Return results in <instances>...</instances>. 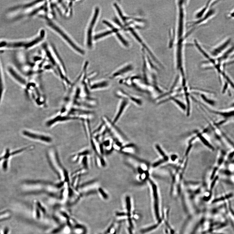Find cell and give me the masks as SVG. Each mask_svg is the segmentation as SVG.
Segmentation results:
<instances>
[{"instance_id": "cell-3", "label": "cell", "mask_w": 234, "mask_h": 234, "mask_svg": "<svg viewBox=\"0 0 234 234\" xmlns=\"http://www.w3.org/2000/svg\"><path fill=\"white\" fill-rule=\"evenodd\" d=\"M99 9L97 7L95 8L94 13L92 17L90 22L87 29L86 35V44L87 46L89 49L91 48L93 45V32L94 30L96 23V22L99 14Z\"/></svg>"}, {"instance_id": "cell-13", "label": "cell", "mask_w": 234, "mask_h": 234, "mask_svg": "<svg viewBox=\"0 0 234 234\" xmlns=\"http://www.w3.org/2000/svg\"><path fill=\"white\" fill-rule=\"evenodd\" d=\"M216 3L211 2V1H209L206 4L199 10L197 11L194 14V17L196 20L201 18L208 12L209 9L213 7V5Z\"/></svg>"}, {"instance_id": "cell-12", "label": "cell", "mask_w": 234, "mask_h": 234, "mask_svg": "<svg viewBox=\"0 0 234 234\" xmlns=\"http://www.w3.org/2000/svg\"><path fill=\"white\" fill-rule=\"evenodd\" d=\"M109 83L105 80H101L93 82L91 86V89L92 90L98 91L104 89L109 88Z\"/></svg>"}, {"instance_id": "cell-23", "label": "cell", "mask_w": 234, "mask_h": 234, "mask_svg": "<svg viewBox=\"0 0 234 234\" xmlns=\"http://www.w3.org/2000/svg\"><path fill=\"white\" fill-rule=\"evenodd\" d=\"M9 232V230L7 228H6L4 230V234H8Z\"/></svg>"}, {"instance_id": "cell-5", "label": "cell", "mask_w": 234, "mask_h": 234, "mask_svg": "<svg viewBox=\"0 0 234 234\" xmlns=\"http://www.w3.org/2000/svg\"><path fill=\"white\" fill-rule=\"evenodd\" d=\"M231 41L232 39L230 38H226L218 45L213 48L210 55L214 58L218 57L229 48Z\"/></svg>"}, {"instance_id": "cell-15", "label": "cell", "mask_w": 234, "mask_h": 234, "mask_svg": "<svg viewBox=\"0 0 234 234\" xmlns=\"http://www.w3.org/2000/svg\"><path fill=\"white\" fill-rule=\"evenodd\" d=\"M208 110L211 113L220 115L225 118H230L234 116V110L228 111L223 112L217 111L209 109Z\"/></svg>"}, {"instance_id": "cell-11", "label": "cell", "mask_w": 234, "mask_h": 234, "mask_svg": "<svg viewBox=\"0 0 234 234\" xmlns=\"http://www.w3.org/2000/svg\"><path fill=\"white\" fill-rule=\"evenodd\" d=\"M6 89L5 77L2 66L0 62V108L2 103L5 94Z\"/></svg>"}, {"instance_id": "cell-17", "label": "cell", "mask_w": 234, "mask_h": 234, "mask_svg": "<svg viewBox=\"0 0 234 234\" xmlns=\"http://www.w3.org/2000/svg\"><path fill=\"white\" fill-rule=\"evenodd\" d=\"M201 97L202 100L206 103L211 105V106H214L215 105V102L214 101L209 99L206 97L204 95L202 94L201 95Z\"/></svg>"}, {"instance_id": "cell-18", "label": "cell", "mask_w": 234, "mask_h": 234, "mask_svg": "<svg viewBox=\"0 0 234 234\" xmlns=\"http://www.w3.org/2000/svg\"><path fill=\"white\" fill-rule=\"evenodd\" d=\"M133 147L131 146L130 147L128 146L122 149L123 151L128 152L132 153L134 151V150L133 149Z\"/></svg>"}, {"instance_id": "cell-20", "label": "cell", "mask_w": 234, "mask_h": 234, "mask_svg": "<svg viewBox=\"0 0 234 234\" xmlns=\"http://www.w3.org/2000/svg\"><path fill=\"white\" fill-rule=\"evenodd\" d=\"M227 17L229 19H234V9L228 14Z\"/></svg>"}, {"instance_id": "cell-1", "label": "cell", "mask_w": 234, "mask_h": 234, "mask_svg": "<svg viewBox=\"0 0 234 234\" xmlns=\"http://www.w3.org/2000/svg\"><path fill=\"white\" fill-rule=\"evenodd\" d=\"M47 157L51 167L60 180L62 182L69 183L68 172L62 167L56 150L53 148L50 149L47 152Z\"/></svg>"}, {"instance_id": "cell-9", "label": "cell", "mask_w": 234, "mask_h": 234, "mask_svg": "<svg viewBox=\"0 0 234 234\" xmlns=\"http://www.w3.org/2000/svg\"><path fill=\"white\" fill-rule=\"evenodd\" d=\"M130 31L131 34L133 35L134 37L143 46L144 49L148 53L150 56L151 57V58L156 63L160 65L162 67V65L161 64L160 61H158L157 57H156L154 54L153 53L147 45L146 44L144 43L143 40L139 36V35H138L135 32L134 30L133 29L131 28L130 29Z\"/></svg>"}, {"instance_id": "cell-4", "label": "cell", "mask_w": 234, "mask_h": 234, "mask_svg": "<svg viewBox=\"0 0 234 234\" xmlns=\"http://www.w3.org/2000/svg\"><path fill=\"white\" fill-rule=\"evenodd\" d=\"M22 134L25 136L36 141L46 144H50L53 141L52 138L49 135L37 132L24 130Z\"/></svg>"}, {"instance_id": "cell-7", "label": "cell", "mask_w": 234, "mask_h": 234, "mask_svg": "<svg viewBox=\"0 0 234 234\" xmlns=\"http://www.w3.org/2000/svg\"><path fill=\"white\" fill-rule=\"evenodd\" d=\"M7 71L9 75L17 83L23 87L26 86V80L16 70V69L11 66H9L7 68Z\"/></svg>"}, {"instance_id": "cell-14", "label": "cell", "mask_w": 234, "mask_h": 234, "mask_svg": "<svg viewBox=\"0 0 234 234\" xmlns=\"http://www.w3.org/2000/svg\"><path fill=\"white\" fill-rule=\"evenodd\" d=\"M133 69V66L131 65L125 66L114 72L111 76L110 77L112 79H117V78L122 77L123 75L130 71Z\"/></svg>"}, {"instance_id": "cell-2", "label": "cell", "mask_w": 234, "mask_h": 234, "mask_svg": "<svg viewBox=\"0 0 234 234\" xmlns=\"http://www.w3.org/2000/svg\"><path fill=\"white\" fill-rule=\"evenodd\" d=\"M47 24L51 29L57 34L64 41L73 49L75 51L82 55L85 54V52L82 48L76 43L70 36L61 27L55 22L52 21V19L45 18Z\"/></svg>"}, {"instance_id": "cell-6", "label": "cell", "mask_w": 234, "mask_h": 234, "mask_svg": "<svg viewBox=\"0 0 234 234\" xmlns=\"http://www.w3.org/2000/svg\"><path fill=\"white\" fill-rule=\"evenodd\" d=\"M129 105V102L128 101L123 98L121 99L119 102L116 115L112 121L113 123L116 124L118 122L125 110L127 109Z\"/></svg>"}, {"instance_id": "cell-21", "label": "cell", "mask_w": 234, "mask_h": 234, "mask_svg": "<svg viewBox=\"0 0 234 234\" xmlns=\"http://www.w3.org/2000/svg\"><path fill=\"white\" fill-rule=\"evenodd\" d=\"M99 191L100 192V193L102 194V196L105 199H107V196L106 194L104 192V191L103 190L100 189Z\"/></svg>"}, {"instance_id": "cell-10", "label": "cell", "mask_w": 234, "mask_h": 234, "mask_svg": "<svg viewBox=\"0 0 234 234\" xmlns=\"http://www.w3.org/2000/svg\"><path fill=\"white\" fill-rule=\"evenodd\" d=\"M116 94L119 97L125 99L136 106H140L142 104V100L136 96L127 94V93L121 90L117 91Z\"/></svg>"}, {"instance_id": "cell-8", "label": "cell", "mask_w": 234, "mask_h": 234, "mask_svg": "<svg viewBox=\"0 0 234 234\" xmlns=\"http://www.w3.org/2000/svg\"><path fill=\"white\" fill-rule=\"evenodd\" d=\"M216 13V11L215 9L212 8V7H211L209 9L208 12L201 18L191 22L189 26H190L191 27L195 28L198 26L201 25L203 23L207 21L208 20L214 16Z\"/></svg>"}, {"instance_id": "cell-24", "label": "cell", "mask_w": 234, "mask_h": 234, "mask_svg": "<svg viewBox=\"0 0 234 234\" xmlns=\"http://www.w3.org/2000/svg\"><path fill=\"white\" fill-rule=\"evenodd\" d=\"M129 233L130 234H133V233H132V232H131V229H129Z\"/></svg>"}, {"instance_id": "cell-19", "label": "cell", "mask_w": 234, "mask_h": 234, "mask_svg": "<svg viewBox=\"0 0 234 234\" xmlns=\"http://www.w3.org/2000/svg\"><path fill=\"white\" fill-rule=\"evenodd\" d=\"M127 208L128 211L129 212L130 211L131 205L130 198L129 197H127L126 198Z\"/></svg>"}, {"instance_id": "cell-16", "label": "cell", "mask_w": 234, "mask_h": 234, "mask_svg": "<svg viewBox=\"0 0 234 234\" xmlns=\"http://www.w3.org/2000/svg\"><path fill=\"white\" fill-rule=\"evenodd\" d=\"M171 100H172L173 101H174V102L177 104V105L178 106L181 108L182 110L183 111H185L186 110V107H185V105L183 104L182 103V102L174 98H172L170 99Z\"/></svg>"}, {"instance_id": "cell-25", "label": "cell", "mask_w": 234, "mask_h": 234, "mask_svg": "<svg viewBox=\"0 0 234 234\" xmlns=\"http://www.w3.org/2000/svg\"></svg>"}, {"instance_id": "cell-22", "label": "cell", "mask_w": 234, "mask_h": 234, "mask_svg": "<svg viewBox=\"0 0 234 234\" xmlns=\"http://www.w3.org/2000/svg\"><path fill=\"white\" fill-rule=\"evenodd\" d=\"M116 215L118 216H127V214L124 213H117Z\"/></svg>"}]
</instances>
